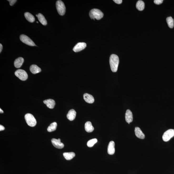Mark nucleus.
I'll use <instances>...</instances> for the list:
<instances>
[{
    "label": "nucleus",
    "instance_id": "473e14b6",
    "mask_svg": "<svg viewBox=\"0 0 174 174\" xmlns=\"http://www.w3.org/2000/svg\"><path fill=\"white\" fill-rule=\"evenodd\" d=\"M37 23H38V22H37Z\"/></svg>",
    "mask_w": 174,
    "mask_h": 174
},
{
    "label": "nucleus",
    "instance_id": "393cba45",
    "mask_svg": "<svg viewBox=\"0 0 174 174\" xmlns=\"http://www.w3.org/2000/svg\"><path fill=\"white\" fill-rule=\"evenodd\" d=\"M97 139L96 138L92 139L87 142V146L89 147H92L95 144L97 143Z\"/></svg>",
    "mask_w": 174,
    "mask_h": 174
},
{
    "label": "nucleus",
    "instance_id": "7ed1b4c3",
    "mask_svg": "<svg viewBox=\"0 0 174 174\" xmlns=\"http://www.w3.org/2000/svg\"><path fill=\"white\" fill-rule=\"evenodd\" d=\"M25 118L26 122L29 126L34 127L37 124V121L35 118L31 113H27L25 115Z\"/></svg>",
    "mask_w": 174,
    "mask_h": 174
},
{
    "label": "nucleus",
    "instance_id": "2f4dec72",
    "mask_svg": "<svg viewBox=\"0 0 174 174\" xmlns=\"http://www.w3.org/2000/svg\"><path fill=\"white\" fill-rule=\"evenodd\" d=\"M36 16H37H37H37V15H36Z\"/></svg>",
    "mask_w": 174,
    "mask_h": 174
},
{
    "label": "nucleus",
    "instance_id": "1a4fd4ad",
    "mask_svg": "<svg viewBox=\"0 0 174 174\" xmlns=\"http://www.w3.org/2000/svg\"><path fill=\"white\" fill-rule=\"evenodd\" d=\"M87 47V44L84 42L78 43L74 47L73 50L74 52H77L84 49Z\"/></svg>",
    "mask_w": 174,
    "mask_h": 174
},
{
    "label": "nucleus",
    "instance_id": "4be33fe9",
    "mask_svg": "<svg viewBox=\"0 0 174 174\" xmlns=\"http://www.w3.org/2000/svg\"><path fill=\"white\" fill-rule=\"evenodd\" d=\"M144 2L143 1H139L136 4V8L139 11H142L145 8Z\"/></svg>",
    "mask_w": 174,
    "mask_h": 174
},
{
    "label": "nucleus",
    "instance_id": "423d86ee",
    "mask_svg": "<svg viewBox=\"0 0 174 174\" xmlns=\"http://www.w3.org/2000/svg\"><path fill=\"white\" fill-rule=\"evenodd\" d=\"M174 136V129H169L164 133L162 139L165 142H168Z\"/></svg>",
    "mask_w": 174,
    "mask_h": 174
},
{
    "label": "nucleus",
    "instance_id": "9d476101",
    "mask_svg": "<svg viewBox=\"0 0 174 174\" xmlns=\"http://www.w3.org/2000/svg\"><path fill=\"white\" fill-rule=\"evenodd\" d=\"M125 119L126 121L130 124L133 121V115L132 112L130 110L128 109L126 111L125 114Z\"/></svg>",
    "mask_w": 174,
    "mask_h": 174
},
{
    "label": "nucleus",
    "instance_id": "4468645a",
    "mask_svg": "<svg viewBox=\"0 0 174 174\" xmlns=\"http://www.w3.org/2000/svg\"><path fill=\"white\" fill-rule=\"evenodd\" d=\"M135 133L136 137L141 139H144L145 135L141 129L138 127H136L135 129Z\"/></svg>",
    "mask_w": 174,
    "mask_h": 174
},
{
    "label": "nucleus",
    "instance_id": "2eb2a0df",
    "mask_svg": "<svg viewBox=\"0 0 174 174\" xmlns=\"http://www.w3.org/2000/svg\"><path fill=\"white\" fill-rule=\"evenodd\" d=\"M76 114V112L74 109H71L68 112L67 115V119L70 121L74 120L75 118Z\"/></svg>",
    "mask_w": 174,
    "mask_h": 174
},
{
    "label": "nucleus",
    "instance_id": "39448f33",
    "mask_svg": "<svg viewBox=\"0 0 174 174\" xmlns=\"http://www.w3.org/2000/svg\"><path fill=\"white\" fill-rule=\"evenodd\" d=\"M15 75L16 77L22 81H25L28 78V75L25 70L18 69L15 72Z\"/></svg>",
    "mask_w": 174,
    "mask_h": 174
},
{
    "label": "nucleus",
    "instance_id": "aec40b11",
    "mask_svg": "<svg viewBox=\"0 0 174 174\" xmlns=\"http://www.w3.org/2000/svg\"><path fill=\"white\" fill-rule=\"evenodd\" d=\"M24 16L26 19L29 22L32 23L35 21V18L32 14L29 12H26L24 14Z\"/></svg>",
    "mask_w": 174,
    "mask_h": 174
},
{
    "label": "nucleus",
    "instance_id": "f3484780",
    "mask_svg": "<svg viewBox=\"0 0 174 174\" xmlns=\"http://www.w3.org/2000/svg\"><path fill=\"white\" fill-rule=\"evenodd\" d=\"M30 70L33 74H36L41 72V68L35 64H33L30 67Z\"/></svg>",
    "mask_w": 174,
    "mask_h": 174
},
{
    "label": "nucleus",
    "instance_id": "6ab92c4d",
    "mask_svg": "<svg viewBox=\"0 0 174 174\" xmlns=\"http://www.w3.org/2000/svg\"><path fill=\"white\" fill-rule=\"evenodd\" d=\"M63 155L65 159L67 160H71L75 156V154L73 152H64Z\"/></svg>",
    "mask_w": 174,
    "mask_h": 174
},
{
    "label": "nucleus",
    "instance_id": "7c9ffc66",
    "mask_svg": "<svg viewBox=\"0 0 174 174\" xmlns=\"http://www.w3.org/2000/svg\"><path fill=\"white\" fill-rule=\"evenodd\" d=\"M0 113H4L3 111L1 108L0 109Z\"/></svg>",
    "mask_w": 174,
    "mask_h": 174
},
{
    "label": "nucleus",
    "instance_id": "6e6552de",
    "mask_svg": "<svg viewBox=\"0 0 174 174\" xmlns=\"http://www.w3.org/2000/svg\"><path fill=\"white\" fill-rule=\"evenodd\" d=\"M51 141L53 146L57 148L61 149L64 147V144L61 143L60 139H57L53 138L52 139Z\"/></svg>",
    "mask_w": 174,
    "mask_h": 174
},
{
    "label": "nucleus",
    "instance_id": "dca6fc26",
    "mask_svg": "<svg viewBox=\"0 0 174 174\" xmlns=\"http://www.w3.org/2000/svg\"><path fill=\"white\" fill-rule=\"evenodd\" d=\"M24 62L22 57H20L16 59L14 62V66L17 68H19L22 66Z\"/></svg>",
    "mask_w": 174,
    "mask_h": 174
},
{
    "label": "nucleus",
    "instance_id": "0eeeda50",
    "mask_svg": "<svg viewBox=\"0 0 174 174\" xmlns=\"http://www.w3.org/2000/svg\"><path fill=\"white\" fill-rule=\"evenodd\" d=\"M20 38L21 41L22 42L27 44V45L31 46H36V44L34 43L33 41L29 37L26 35H24V34H21L20 36Z\"/></svg>",
    "mask_w": 174,
    "mask_h": 174
},
{
    "label": "nucleus",
    "instance_id": "ddd939ff",
    "mask_svg": "<svg viewBox=\"0 0 174 174\" xmlns=\"http://www.w3.org/2000/svg\"><path fill=\"white\" fill-rule=\"evenodd\" d=\"M43 102L44 104L46 105L47 107L50 109L54 108L56 104L55 101L52 99H48L44 100Z\"/></svg>",
    "mask_w": 174,
    "mask_h": 174
},
{
    "label": "nucleus",
    "instance_id": "bb28decb",
    "mask_svg": "<svg viewBox=\"0 0 174 174\" xmlns=\"http://www.w3.org/2000/svg\"><path fill=\"white\" fill-rule=\"evenodd\" d=\"M8 1L9 2L10 5L12 6L17 2V1L16 0H8Z\"/></svg>",
    "mask_w": 174,
    "mask_h": 174
},
{
    "label": "nucleus",
    "instance_id": "b1692460",
    "mask_svg": "<svg viewBox=\"0 0 174 174\" xmlns=\"http://www.w3.org/2000/svg\"><path fill=\"white\" fill-rule=\"evenodd\" d=\"M167 23L170 28H173L174 21V20L172 17H168L166 18Z\"/></svg>",
    "mask_w": 174,
    "mask_h": 174
},
{
    "label": "nucleus",
    "instance_id": "412c9836",
    "mask_svg": "<svg viewBox=\"0 0 174 174\" xmlns=\"http://www.w3.org/2000/svg\"><path fill=\"white\" fill-rule=\"evenodd\" d=\"M37 18H38L39 21L43 25L46 26L47 25V20H46L45 18L42 14L39 13L37 15Z\"/></svg>",
    "mask_w": 174,
    "mask_h": 174
},
{
    "label": "nucleus",
    "instance_id": "f257e3e1",
    "mask_svg": "<svg viewBox=\"0 0 174 174\" xmlns=\"http://www.w3.org/2000/svg\"><path fill=\"white\" fill-rule=\"evenodd\" d=\"M119 60L118 56L115 54H112L110 56L109 63L111 68L112 72H116L118 68Z\"/></svg>",
    "mask_w": 174,
    "mask_h": 174
},
{
    "label": "nucleus",
    "instance_id": "c756f323",
    "mask_svg": "<svg viewBox=\"0 0 174 174\" xmlns=\"http://www.w3.org/2000/svg\"><path fill=\"white\" fill-rule=\"evenodd\" d=\"M3 48V46L2 44H0V52H1L2 51Z\"/></svg>",
    "mask_w": 174,
    "mask_h": 174
},
{
    "label": "nucleus",
    "instance_id": "9b49d317",
    "mask_svg": "<svg viewBox=\"0 0 174 174\" xmlns=\"http://www.w3.org/2000/svg\"><path fill=\"white\" fill-rule=\"evenodd\" d=\"M115 143L113 141H111L109 143L108 147L107 152L109 155H113L114 154L115 151Z\"/></svg>",
    "mask_w": 174,
    "mask_h": 174
},
{
    "label": "nucleus",
    "instance_id": "c85d7f7f",
    "mask_svg": "<svg viewBox=\"0 0 174 174\" xmlns=\"http://www.w3.org/2000/svg\"><path fill=\"white\" fill-rule=\"evenodd\" d=\"M5 130V127L2 125H0V131H2Z\"/></svg>",
    "mask_w": 174,
    "mask_h": 174
},
{
    "label": "nucleus",
    "instance_id": "20e7f679",
    "mask_svg": "<svg viewBox=\"0 0 174 174\" xmlns=\"http://www.w3.org/2000/svg\"><path fill=\"white\" fill-rule=\"evenodd\" d=\"M56 8H57V12L60 15H64L66 12V7L65 5L61 1H58L56 3Z\"/></svg>",
    "mask_w": 174,
    "mask_h": 174
},
{
    "label": "nucleus",
    "instance_id": "a878e982",
    "mask_svg": "<svg viewBox=\"0 0 174 174\" xmlns=\"http://www.w3.org/2000/svg\"><path fill=\"white\" fill-rule=\"evenodd\" d=\"M163 1V0H155L154 1V2L155 4L160 5V4L162 3Z\"/></svg>",
    "mask_w": 174,
    "mask_h": 174
},
{
    "label": "nucleus",
    "instance_id": "f03ea898",
    "mask_svg": "<svg viewBox=\"0 0 174 174\" xmlns=\"http://www.w3.org/2000/svg\"><path fill=\"white\" fill-rule=\"evenodd\" d=\"M89 15L91 19L100 20L103 18V14L100 10L95 8L91 10Z\"/></svg>",
    "mask_w": 174,
    "mask_h": 174
},
{
    "label": "nucleus",
    "instance_id": "a211bd4d",
    "mask_svg": "<svg viewBox=\"0 0 174 174\" xmlns=\"http://www.w3.org/2000/svg\"><path fill=\"white\" fill-rule=\"evenodd\" d=\"M85 129L87 132L91 133L94 130V128L92 125L91 122L88 121L86 122L85 124Z\"/></svg>",
    "mask_w": 174,
    "mask_h": 174
},
{
    "label": "nucleus",
    "instance_id": "5701e85b",
    "mask_svg": "<svg viewBox=\"0 0 174 174\" xmlns=\"http://www.w3.org/2000/svg\"><path fill=\"white\" fill-rule=\"evenodd\" d=\"M57 126V123L54 122L51 123L47 128V130L48 132H51L54 131L56 130Z\"/></svg>",
    "mask_w": 174,
    "mask_h": 174
},
{
    "label": "nucleus",
    "instance_id": "cd10ccee",
    "mask_svg": "<svg viewBox=\"0 0 174 174\" xmlns=\"http://www.w3.org/2000/svg\"><path fill=\"white\" fill-rule=\"evenodd\" d=\"M113 1L116 3L118 4H121L122 3V0H113Z\"/></svg>",
    "mask_w": 174,
    "mask_h": 174
},
{
    "label": "nucleus",
    "instance_id": "f8f14e48",
    "mask_svg": "<svg viewBox=\"0 0 174 174\" xmlns=\"http://www.w3.org/2000/svg\"><path fill=\"white\" fill-rule=\"evenodd\" d=\"M83 97L84 100L87 103H92L94 102L95 100L93 96L88 93H84Z\"/></svg>",
    "mask_w": 174,
    "mask_h": 174
}]
</instances>
